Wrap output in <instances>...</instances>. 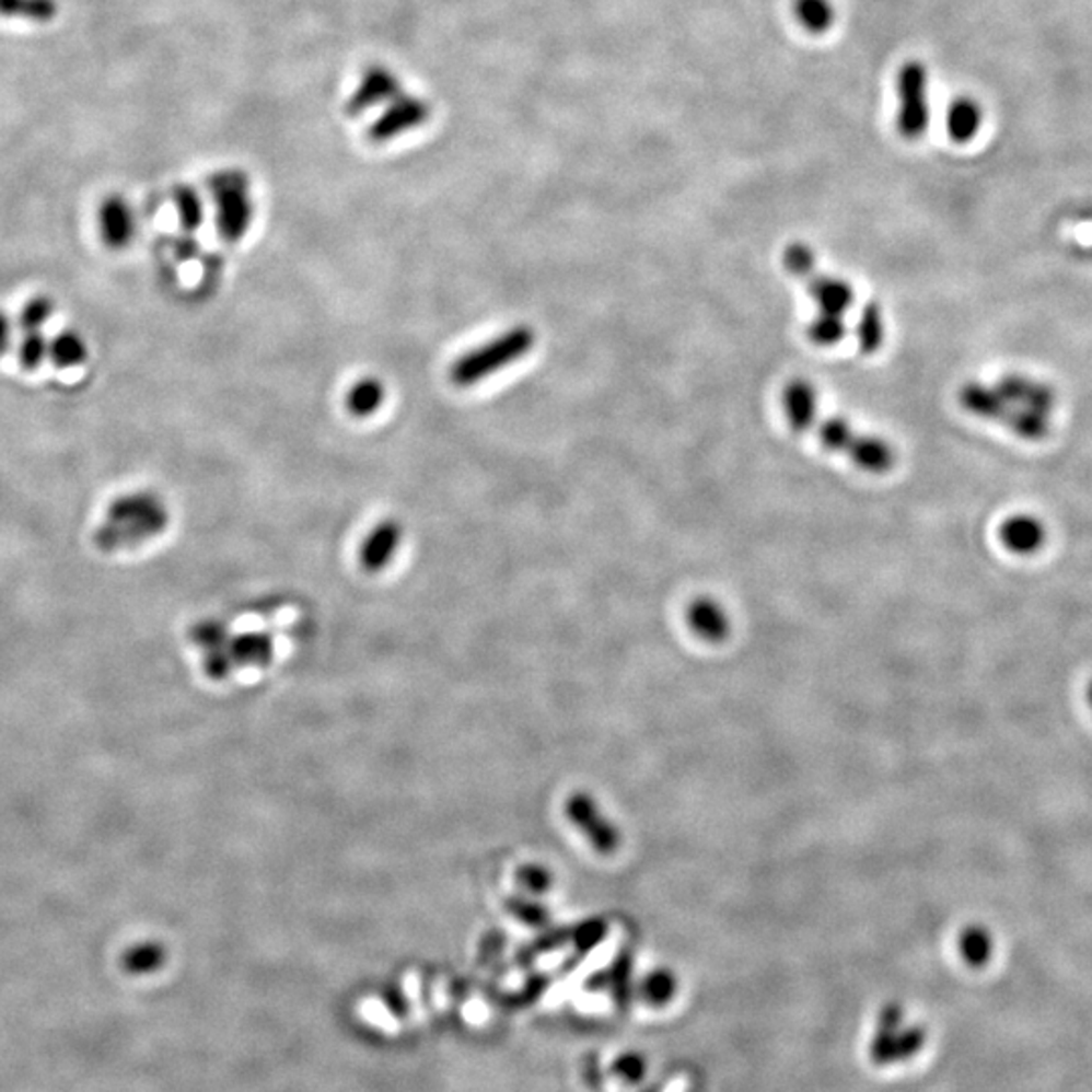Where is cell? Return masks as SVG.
Here are the masks:
<instances>
[{"instance_id": "6da1fadb", "label": "cell", "mask_w": 1092, "mask_h": 1092, "mask_svg": "<svg viewBox=\"0 0 1092 1092\" xmlns=\"http://www.w3.org/2000/svg\"><path fill=\"white\" fill-rule=\"evenodd\" d=\"M536 347V333L526 324L508 328L474 350H467L450 367V381L455 386H474L484 379L512 367Z\"/></svg>"}, {"instance_id": "7a4b0ae2", "label": "cell", "mask_w": 1092, "mask_h": 1092, "mask_svg": "<svg viewBox=\"0 0 1092 1092\" xmlns=\"http://www.w3.org/2000/svg\"><path fill=\"white\" fill-rule=\"evenodd\" d=\"M905 1012L898 1003H886L879 1013V1026L868 1046V1056L874 1065H898L915 1058L927 1044V1030L903 1026Z\"/></svg>"}, {"instance_id": "3957f363", "label": "cell", "mask_w": 1092, "mask_h": 1092, "mask_svg": "<svg viewBox=\"0 0 1092 1092\" xmlns=\"http://www.w3.org/2000/svg\"><path fill=\"white\" fill-rule=\"evenodd\" d=\"M209 188L217 202V229L229 243L243 240L254 219V205L249 199V183L240 173L214 174Z\"/></svg>"}, {"instance_id": "277c9868", "label": "cell", "mask_w": 1092, "mask_h": 1092, "mask_svg": "<svg viewBox=\"0 0 1092 1092\" xmlns=\"http://www.w3.org/2000/svg\"><path fill=\"white\" fill-rule=\"evenodd\" d=\"M896 94H898V112L896 126L906 140H917L927 132L931 120L929 107V73L927 67L919 61H908L901 67L896 78Z\"/></svg>"}, {"instance_id": "5b68a950", "label": "cell", "mask_w": 1092, "mask_h": 1092, "mask_svg": "<svg viewBox=\"0 0 1092 1092\" xmlns=\"http://www.w3.org/2000/svg\"><path fill=\"white\" fill-rule=\"evenodd\" d=\"M567 815L571 817L574 826L585 834L589 844L597 852L612 853L619 848L621 841L619 829L601 813L597 803L586 793H574L567 803Z\"/></svg>"}, {"instance_id": "8992f818", "label": "cell", "mask_w": 1092, "mask_h": 1092, "mask_svg": "<svg viewBox=\"0 0 1092 1092\" xmlns=\"http://www.w3.org/2000/svg\"><path fill=\"white\" fill-rule=\"evenodd\" d=\"M171 512L169 508H162L159 512L144 516V519L130 520V522H104L94 534L95 545L104 550H116L124 546L138 545L148 538H154L169 528Z\"/></svg>"}, {"instance_id": "52a82bcc", "label": "cell", "mask_w": 1092, "mask_h": 1092, "mask_svg": "<svg viewBox=\"0 0 1092 1092\" xmlns=\"http://www.w3.org/2000/svg\"><path fill=\"white\" fill-rule=\"evenodd\" d=\"M97 225L100 235L107 249L121 252L132 245L138 223L132 205L124 199L121 195H109L102 200L100 211H97Z\"/></svg>"}, {"instance_id": "ba28073f", "label": "cell", "mask_w": 1092, "mask_h": 1092, "mask_svg": "<svg viewBox=\"0 0 1092 1092\" xmlns=\"http://www.w3.org/2000/svg\"><path fill=\"white\" fill-rule=\"evenodd\" d=\"M403 528L397 520H383L376 524L360 546L359 560L367 573H381L395 559L399 550Z\"/></svg>"}, {"instance_id": "9c48e42d", "label": "cell", "mask_w": 1092, "mask_h": 1092, "mask_svg": "<svg viewBox=\"0 0 1092 1092\" xmlns=\"http://www.w3.org/2000/svg\"><path fill=\"white\" fill-rule=\"evenodd\" d=\"M803 281L808 283V293L817 304L820 314L844 318V314L852 307L853 288L850 286V281L829 276V274H820V271H813L812 276H808Z\"/></svg>"}, {"instance_id": "30bf717a", "label": "cell", "mask_w": 1092, "mask_h": 1092, "mask_svg": "<svg viewBox=\"0 0 1092 1092\" xmlns=\"http://www.w3.org/2000/svg\"><path fill=\"white\" fill-rule=\"evenodd\" d=\"M783 411L789 427L798 433L810 431L817 421V391L805 379H793L783 388Z\"/></svg>"}, {"instance_id": "8fae6325", "label": "cell", "mask_w": 1092, "mask_h": 1092, "mask_svg": "<svg viewBox=\"0 0 1092 1092\" xmlns=\"http://www.w3.org/2000/svg\"><path fill=\"white\" fill-rule=\"evenodd\" d=\"M852 460L853 466L860 467L867 474H888L896 464V452L893 445L879 435L858 433L850 450L846 453Z\"/></svg>"}, {"instance_id": "7c38bea8", "label": "cell", "mask_w": 1092, "mask_h": 1092, "mask_svg": "<svg viewBox=\"0 0 1092 1092\" xmlns=\"http://www.w3.org/2000/svg\"><path fill=\"white\" fill-rule=\"evenodd\" d=\"M688 626L694 634L707 641H722L729 636L731 621L719 603L710 597H698L688 605Z\"/></svg>"}, {"instance_id": "4fadbf2b", "label": "cell", "mask_w": 1092, "mask_h": 1092, "mask_svg": "<svg viewBox=\"0 0 1092 1092\" xmlns=\"http://www.w3.org/2000/svg\"><path fill=\"white\" fill-rule=\"evenodd\" d=\"M999 536L1006 548H1010L1015 555H1032L1046 541L1042 522L1026 514L1006 520L999 528Z\"/></svg>"}, {"instance_id": "5bb4252c", "label": "cell", "mask_w": 1092, "mask_h": 1092, "mask_svg": "<svg viewBox=\"0 0 1092 1092\" xmlns=\"http://www.w3.org/2000/svg\"><path fill=\"white\" fill-rule=\"evenodd\" d=\"M426 118L427 107L423 102H419V100H403L399 104H395L393 109L374 126L373 138L376 142L391 140V138H395V136H399V133L407 132V130H411L415 126L423 124Z\"/></svg>"}, {"instance_id": "9a60e30c", "label": "cell", "mask_w": 1092, "mask_h": 1092, "mask_svg": "<svg viewBox=\"0 0 1092 1092\" xmlns=\"http://www.w3.org/2000/svg\"><path fill=\"white\" fill-rule=\"evenodd\" d=\"M166 508L164 500L159 493L150 490H138V492L121 493L107 504V522H130V520L144 519L154 512Z\"/></svg>"}, {"instance_id": "2e32d148", "label": "cell", "mask_w": 1092, "mask_h": 1092, "mask_svg": "<svg viewBox=\"0 0 1092 1092\" xmlns=\"http://www.w3.org/2000/svg\"><path fill=\"white\" fill-rule=\"evenodd\" d=\"M385 397V385L374 376H364V379H360L359 383L350 386V391H348V414L352 417H359V419H367L383 407Z\"/></svg>"}, {"instance_id": "e0dca14e", "label": "cell", "mask_w": 1092, "mask_h": 1092, "mask_svg": "<svg viewBox=\"0 0 1092 1092\" xmlns=\"http://www.w3.org/2000/svg\"><path fill=\"white\" fill-rule=\"evenodd\" d=\"M49 360L57 369H75L88 360V345L75 330H61L49 340Z\"/></svg>"}, {"instance_id": "ac0fdd59", "label": "cell", "mask_w": 1092, "mask_h": 1092, "mask_svg": "<svg viewBox=\"0 0 1092 1092\" xmlns=\"http://www.w3.org/2000/svg\"><path fill=\"white\" fill-rule=\"evenodd\" d=\"M981 112L973 100H957L946 112V132L955 142H967L979 130Z\"/></svg>"}, {"instance_id": "d6986e66", "label": "cell", "mask_w": 1092, "mask_h": 1092, "mask_svg": "<svg viewBox=\"0 0 1092 1092\" xmlns=\"http://www.w3.org/2000/svg\"><path fill=\"white\" fill-rule=\"evenodd\" d=\"M395 92H397V80L385 69H373L362 80L359 94H355L352 97L350 109L362 112L367 107L376 106L386 100V95L391 97Z\"/></svg>"}, {"instance_id": "ffe728a7", "label": "cell", "mask_w": 1092, "mask_h": 1092, "mask_svg": "<svg viewBox=\"0 0 1092 1092\" xmlns=\"http://www.w3.org/2000/svg\"><path fill=\"white\" fill-rule=\"evenodd\" d=\"M59 13L57 0H0L2 19H23L37 25L51 23Z\"/></svg>"}, {"instance_id": "44dd1931", "label": "cell", "mask_w": 1092, "mask_h": 1092, "mask_svg": "<svg viewBox=\"0 0 1092 1092\" xmlns=\"http://www.w3.org/2000/svg\"><path fill=\"white\" fill-rule=\"evenodd\" d=\"M884 334H886V328H884L882 310L876 302H868L867 306L862 307L858 326H856L858 347L864 355H874L884 345Z\"/></svg>"}, {"instance_id": "7402d4cb", "label": "cell", "mask_w": 1092, "mask_h": 1092, "mask_svg": "<svg viewBox=\"0 0 1092 1092\" xmlns=\"http://www.w3.org/2000/svg\"><path fill=\"white\" fill-rule=\"evenodd\" d=\"M640 996L652 1008H664L678 994V977L672 969L660 967L641 979Z\"/></svg>"}, {"instance_id": "603a6c76", "label": "cell", "mask_w": 1092, "mask_h": 1092, "mask_svg": "<svg viewBox=\"0 0 1092 1092\" xmlns=\"http://www.w3.org/2000/svg\"><path fill=\"white\" fill-rule=\"evenodd\" d=\"M961 957L975 969L984 967L994 955V937L981 925H972L960 937Z\"/></svg>"}, {"instance_id": "cb8c5ba5", "label": "cell", "mask_w": 1092, "mask_h": 1092, "mask_svg": "<svg viewBox=\"0 0 1092 1092\" xmlns=\"http://www.w3.org/2000/svg\"><path fill=\"white\" fill-rule=\"evenodd\" d=\"M795 16L805 31L822 35L834 25L836 9L832 0H795Z\"/></svg>"}, {"instance_id": "d4e9b609", "label": "cell", "mask_w": 1092, "mask_h": 1092, "mask_svg": "<svg viewBox=\"0 0 1092 1092\" xmlns=\"http://www.w3.org/2000/svg\"><path fill=\"white\" fill-rule=\"evenodd\" d=\"M856 435L858 433L853 431L850 421L846 417H838V415L826 417L820 423V427H817V440L826 448L827 452L844 453L846 455L853 440H856Z\"/></svg>"}, {"instance_id": "484cf974", "label": "cell", "mask_w": 1092, "mask_h": 1092, "mask_svg": "<svg viewBox=\"0 0 1092 1092\" xmlns=\"http://www.w3.org/2000/svg\"><path fill=\"white\" fill-rule=\"evenodd\" d=\"M173 200L183 229L188 233L197 231L205 219V205H202L199 193L187 185H181V187L174 188Z\"/></svg>"}, {"instance_id": "4316f807", "label": "cell", "mask_w": 1092, "mask_h": 1092, "mask_svg": "<svg viewBox=\"0 0 1092 1092\" xmlns=\"http://www.w3.org/2000/svg\"><path fill=\"white\" fill-rule=\"evenodd\" d=\"M846 322L841 316H829V314H815V318L810 321L805 334L808 340L815 347H836L846 336Z\"/></svg>"}, {"instance_id": "83f0119b", "label": "cell", "mask_w": 1092, "mask_h": 1092, "mask_svg": "<svg viewBox=\"0 0 1092 1092\" xmlns=\"http://www.w3.org/2000/svg\"><path fill=\"white\" fill-rule=\"evenodd\" d=\"M55 314V302L49 298V295H33L31 300H27V304L21 310L19 314V326L25 330V333H33V330H40L47 322L51 321V316Z\"/></svg>"}, {"instance_id": "f1b7e54d", "label": "cell", "mask_w": 1092, "mask_h": 1092, "mask_svg": "<svg viewBox=\"0 0 1092 1092\" xmlns=\"http://www.w3.org/2000/svg\"><path fill=\"white\" fill-rule=\"evenodd\" d=\"M783 267L793 278L805 280L808 276H812L813 271H817L815 252L808 243L795 241V243L787 245L786 252H783Z\"/></svg>"}, {"instance_id": "f546056e", "label": "cell", "mask_w": 1092, "mask_h": 1092, "mask_svg": "<svg viewBox=\"0 0 1092 1092\" xmlns=\"http://www.w3.org/2000/svg\"><path fill=\"white\" fill-rule=\"evenodd\" d=\"M49 359V340L40 330L25 333L19 345V364L25 371H37Z\"/></svg>"}, {"instance_id": "4dcf8cb0", "label": "cell", "mask_w": 1092, "mask_h": 1092, "mask_svg": "<svg viewBox=\"0 0 1092 1092\" xmlns=\"http://www.w3.org/2000/svg\"><path fill=\"white\" fill-rule=\"evenodd\" d=\"M162 963H164V949L161 945H154V943L133 946L132 951H128L124 955L126 972L136 973V975L156 972Z\"/></svg>"}, {"instance_id": "1f68e13d", "label": "cell", "mask_w": 1092, "mask_h": 1092, "mask_svg": "<svg viewBox=\"0 0 1092 1092\" xmlns=\"http://www.w3.org/2000/svg\"><path fill=\"white\" fill-rule=\"evenodd\" d=\"M233 653L241 662L264 666L271 658V641L266 636H243L233 643Z\"/></svg>"}, {"instance_id": "d6a6232c", "label": "cell", "mask_w": 1092, "mask_h": 1092, "mask_svg": "<svg viewBox=\"0 0 1092 1092\" xmlns=\"http://www.w3.org/2000/svg\"><path fill=\"white\" fill-rule=\"evenodd\" d=\"M612 1072L626 1084H638L648 1074V1060L640 1053L619 1054L613 1060Z\"/></svg>"}, {"instance_id": "836d02e7", "label": "cell", "mask_w": 1092, "mask_h": 1092, "mask_svg": "<svg viewBox=\"0 0 1092 1092\" xmlns=\"http://www.w3.org/2000/svg\"><path fill=\"white\" fill-rule=\"evenodd\" d=\"M520 880H522V884H524L531 893H545L546 888L553 884V876L548 874V870L541 867L524 868V870L520 872Z\"/></svg>"}, {"instance_id": "e575fe53", "label": "cell", "mask_w": 1092, "mask_h": 1092, "mask_svg": "<svg viewBox=\"0 0 1092 1092\" xmlns=\"http://www.w3.org/2000/svg\"><path fill=\"white\" fill-rule=\"evenodd\" d=\"M603 934H605V925L603 922H597V920L586 922L577 932V945H579L581 951H586V949L597 945L601 939H603Z\"/></svg>"}, {"instance_id": "d590c367", "label": "cell", "mask_w": 1092, "mask_h": 1092, "mask_svg": "<svg viewBox=\"0 0 1092 1092\" xmlns=\"http://www.w3.org/2000/svg\"><path fill=\"white\" fill-rule=\"evenodd\" d=\"M14 322L7 310L0 307V359L13 348Z\"/></svg>"}, {"instance_id": "8d00e7d4", "label": "cell", "mask_w": 1092, "mask_h": 1092, "mask_svg": "<svg viewBox=\"0 0 1092 1092\" xmlns=\"http://www.w3.org/2000/svg\"><path fill=\"white\" fill-rule=\"evenodd\" d=\"M516 917L524 920L526 925H543L546 919V913L543 908H538V905H526V903L519 901Z\"/></svg>"}, {"instance_id": "74e56055", "label": "cell", "mask_w": 1092, "mask_h": 1092, "mask_svg": "<svg viewBox=\"0 0 1092 1092\" xmlns=\"http://www.w3.org/2000/svg\"><path fill=\"white\" fill-rule=\"evenodd\" d=\"M1089 702H1091V707H1092V682H1091V686H1089Z\"/></svg>"}]
</instances>
